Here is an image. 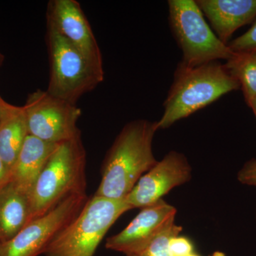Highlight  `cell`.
<instances>
[{"mask_svg":"<svg viewBox=\"0 0 256 256\" xmlns=\"http://www.w3.org/2000/svg\"><path fill=\"white\" fill-rule=\"evenodd\" d=\"M210 256H226L225 254H224L223 252H214L213 254Z\"/></svg>","mask_w":256,"mask_h":256,"instance_id":"24","label":"cell"},{"mask_svg":"<svg viewBox=\"0 0 256 256\" xmlns=\"http://www.w3.org/2000/svg\"><path fill=\"white\" fill-rule=\"evenodd\" d=\"M58 144L28 136L10 170V181L30 196L50 154Z\"/></svg>","mask_w":256,"mask_h":256,"instance_id":"13","label":"cell"},{"mask_svg":"<svg viewBox=\"0 0 256 256\" xmlns=\"http://www.w3.org/2000/svg\"><path fill=\"white\" fill-rule=\"evenodd\" d=\"M46 37L50 66L46 90L76 104L82 96L104 82V68L92 64L48 24Z\"/></svg>","mask_w":256,"mask_h":256,"instance_id":"5","label":"cell"},{"mask_svg":"<svg viewBox=\"0 0 256 256\" xmlns=\"http://www.w3.org/2000/svg\"><path fill=\"white\" fill-rule=\"evenodd\" d=\"M28 136L23 106L8 104L0 121V158L10 170Z\"/></svg>","mask_w":256,"mask_h":256,"instance_id":"15","label":"cell"},{"mask_svg":"<svg viewBox=\"0 0 256 256\" xmlns=\"http://www.w3.org/2000/svg\"><path fill=\"white\" fill-rule=\"evenodd\" d=\"M191 165L182 153L170 151L146 173L133 188L126 201L133 208L154 204L173 188L188 182Z\"/></svg>","mask_w":256,"mask_h":256,"instance_id":"9","label":"cell"},{"mask_svg":"<svg viewBox=\"0 0 256 256\" xmlns=\"http://www.w3.org/2000/svg\"><path fill=\"white\" fill-rule=\"evenodd\" d=\"M156 122L136 120L121 130L108 151L94 196L124 200L140 178L158 162L152 151Z\"/></svg>","mask_w":256,"mask_h":256,"instance_id":"1","label":"cell"},{"mask_svg":"<svg viewBox=\"0 0 256 256\" xmlns=\"http://www.w3.org/2000/svg\"><path fill=\"white\" fill-rule=\"evenodd\" d=\"M132 210L126 200L94 196L48 244L45 256H94L120 217Z\"/></svg>","mask_w":256,"mask_h":256,"instance_id":"4","label":"cell"},{"mask_svg":"<svg viewBox=\"0 0 256 256\" xmlns=\"http://www.w3.org/2000/svg\"><path fill=\"white\" fill-rule=\"evenodd\" d=\"M176 214V208L163 200L141 208L122 232L107 238L106 248L127 256L137 255L174 224Z\"/></svg>","mask_w":256,"mask_h":256,"instance_id":"10","label":"cell"},{"mask_svg":"<svg viewBox=\"0 0 256 256\" xmlns=\"http://www.w3.org/2000/svg\"><path fill=\"white\" fill-rule=\"evenodd\" d=\"M88 200L86 194L69 196L46 214L28 222L14 237L0 242V256H38L74 220Z\"/></svg>","mask_w":256,"mask_h":256,"instance_id":"8","label":"cell"},{"mask_svg":"<svg viewBox=\"0 0 256 256\" xmlns=\"http://www.w3.org/2000/svg\"><path fill=\"white\" fill-rule=\"evenodd\" d=\"M169 249L172 256H188L193 252V244L186 237L176 236L170 239Z\"/></svg>","mask_w":256,"mask_h":256,"instance_id":"19","label":"cell"},{"mask_svg":"<svg viewBox=\"0 0 256 256\" xmlns=\"http://www.w3.org/2000/svg\"><path fill=\"white\" fill-rule=\"evenodd\" d=\"M30 222V196L8 182L0 188V242L12 238Z\"/></svg>","mask_w":256,"mask_h":256,"instance_id":"14","label":"cell"},{"mask_svg":"<svg viewBox=\"0 0 256 256\" xmlns=\"http://www.w3.org/2000/svg\"><path fill=\"white\" fill-rule=\"evenodd\" d=\"M23 107L30 136L60 144L82 134L77 122L82 111L76 104L38 89L28 96Z\"/></svg>","mask_w":256,"mask_h":256,"instance_id":"7","label":"cell"},{"mask_svg":"<svg viewBox=\"0 0 256 256\" xmlns=\"http://www.w3.org/2000/svg\"><path fill=\"white\" fill-rule=\"evenodd\" d=\"M8 104V102H6L4 99L2 98L1 96H0V121H1L3 114H4V111Z\"/></svg>","mask_w":256,"mask_h":256,"instance_id":"22","label":"cell"},{"mask_svg":"<svg viewBox=\"0 0 256 256\" xmlns=\"http://www.w3.org/2000/svg\"><path fill=\"white\" fill-rule=\"evenodd\" d=\"M239 88L237 80L218 62L197 66L180 62L163 105L164 112L156 122L158 129H166Z\"/></svg>","mask_w":256,"mask_h":256,"instance_id":"2","label":"cell"},{"mask_svg":"<svg viewBox=\"0 0 256 256\" xmlns=\"http://www.w3.org/2000/svg\"><path fill=\"white\" fill-rule=\"evenodd\" d=\"M168 6L170 28L182 52V63L197 66L235 55L210 28L196 1L170 0Z\"/></svg>","mask_w":256,"mask_h":256,"instance_id":"6","label":"cell"},{"mask_svg":"<svg viewBox=\"0 0 256 256\" xmlns=\"http://www.w3.org/2000/svg\"><path fill=\"white\" fill-rule=\"evenodd\" d=\"M248 106L252 109V111H254V114H255V116L256 118V98H254V100L250 101Z\"/></svg>","mask_w":256,"mask_h":256,"instance_id":"23","label":"cell"},{"mask_svg":"<svg viewBox=\"0 0 256 256\" xmlns=\"http://www.w3.org/2000/svg\"><path fill=\"white\" fill-rule=\"evenodd\" d=\"M86 152L82 134L57 146L30 194L31 220L69 196L86 194Z\"/></svg>","mask_w":256,"mask_h":256,"instance_id":"3","label":"cell"},{"mask_svg":"<svg viewBox=\"0 0 256 256\" xmlns=\"http://www.w3.org/2000/svg\"><path fill=\"white\" fill-rule=\"evenodd\" d=\"M10 170L0 158V188L10 181Z\"/></svg>","mask_w":256,"mask_h":256,"instance_id":"21","label":"cell"},{"mask_svg":"<svg viewBox=\"0 0 256 256\" xmlns=\"http://www.w3.org/2000/svg\"><path fill=\"white\" fill-rule=\"evenodd\" d=\"M188 256H200L197 255V254H194V252H192V254H190V255H188Z\"/></svg>","mask_w":256,"mask_h":256,"instance_id":"26","label":"cell"},{"mask_svg":"<svg viewBox=\"0 0 256 256\" xmlns=\"http://www.w3.org/2000/svg\"><path fill=\"white\" fill-rule=\"evenodd\" d=\"M47 24L55 28L86 58L104 68L102 54L80 3L76 0H52L48 3Z\"/></svg>","mask_w":256,"mask_h":256,"instance_id":"11","label":"cell"},{"mask_svg":"<svg viewBox=\"0 0 256 256\" xmlns=\"http://www.w3.org/2000/svg\"><path fill=\"white\" fill-rule=\"evenodd\" d=\"M228 46L235 53L256 50V20L246 33L229 42Z\"/></svg>","mask_w":256,"mask_h":256,"instance_id":"18","label":"cell"},{"mask_svg":"<svg viewBox=\"0 0 256 256\" xmlns=\"http://www.w3.org/2000/svg\"><path fill=\"white\" fill-rule=\"evenodd\" d=\"M182 227L174 224L166 228L142 252L133 256H172L169 249L170 239L180 235Z\"/></svg>","mask_w":256,"mask_h":256,"instance_id":"17","label":"cell"},{"mask_svg":"<svg viewBox=\"0 0 256 256\" xmlns=\"http://www.w3.org/2000/svg\"><path fill=\"white\" fill-rule=\"evenodd\" d=\"M238 180L244 184L256 186V160H250L244 164L239 171Z\"/></svg>","mask_w":256,"mask_h":256,"instance_id":"20","label":"cell"},{"mask_svg":"<svg viewBox=\"0 0 256 256\" xmlns=\"http://www.w3.org/2000/svg\"><path fill=\"white\" fill-rule=\"evenodd\" d=\"M224 66L238 82L248 105L256 98V50L235 53Z\"/></svg>","mask_w":256,"mask_h":256,"instance_id":"16","label":"cell"},{"mask_svg":"<svg viewBox=\"0 0 256 256\" xmlns=\"http://www.w3.org/2000/svg\"><path fill=\"white\" fill-rule=\"evenodd\" d=\"M3 62V56L2 55L0 54V66H1L2 63Z\"/></svg>","mask_w":256,"mask_h":256,"instance_id":"25","label":"cell"},{"mask_svg":"<svg viewBox=\"0 0 256 256\" xmlns=\"http://www.w3.org/2000/svg\"><path fill=\"white\" fill-rule=\"evenodd\" d=\"M220 41L228 44L234 32L256 18V0H196Z\"/></svg>","mask_w":256,"mask_h":256,"instance_id":"12","label":"cell"}]
</instances>
